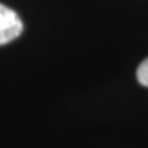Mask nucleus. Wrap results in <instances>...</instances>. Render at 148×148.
Returning <instances> with one entry per match:
<instances>
[{
  "instance_id": "f257e3e1",
  "label": "nucleus",
  "mask_w": 148,
  "mask_h": 148,
  "mask_svg": "<svg viewBox=\"0 0 148 148\" xmlns=\"http://www.w3.org/2000/svg\"><path fill=\"white\" fill-rule=\"evenodd\" d=\"M22 30H23V23L20 16L13 9L0 4V47L16 39L22 34Z\"/></svg>"
},
{
  "instance_id": "f03ea898",
  "label": "nucleus",
  "mask_w": 148,
  "mask_h": 148,
  "mask_svg": "<svg viewBox=\"0 0 148 148\" xmlns=\"http://www.w3.org/2000/svg\"><path fill=\"white\" fill-rule=\"evenodd\" d=\"M136 77H137V82H139L141 86L148 88V57L141 62L139 66H137V73H136Z\"/></svg>"
}]
</instances>
